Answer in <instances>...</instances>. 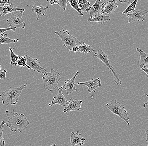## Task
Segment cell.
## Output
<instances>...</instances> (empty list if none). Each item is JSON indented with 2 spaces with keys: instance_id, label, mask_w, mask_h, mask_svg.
I'll return each instance as SVG.
<instances>
[{
  "instance_id": "obj_34",
  "label": "cell",
  "mask_w": 148,
  "mask_h": 146,
  "mask_svg": "<svg viewBox=\"0 0 148 146\" xmlns=\"http://www.w3.org/2000/svg\"><path fill=\"white\" fill-rule=\"evenodd\" d=\"M58 0H51L49 1V3L50 5H54V4H57Z\"/></svg>"
},
{
  "instance_id": "obj_23",
  "label": "cell",
  "mask_w": 148,
  "mask_h": 146,
  "mask_svg": "<svg viewBox=\"0 0 148 146\" xmlns=\"http://www.w3.org/2000/svg\"><path fill=\"white\" fill-rule=\"evenodd\" d=\"M9 51L11 53V64L13 66H17V63L20 57L19 55H16L15 54L13 51L14 50V48L9 47Z\"/></svg>"
},
{
  "instance_id": "obj_21",
  "label": "cell",
  "mask_w": 148,
  "mask_h": 146,
  "mask_svg": "<svg viewBox=\"0 0 148 146\" xmlns=\"http://www.w3.org/2000/svg\"><path fill=\"white\" fill-rule=\"evenodd\" d=\"M19 40L12 39L8 37V35L6 33H4L3 35L0 36V45L1 44H11L12 43H16Z\"/></svg>"
},
{
  "instance_id": "obj_10",
  "label": "cell",
  "mask_w": 148,
  "mask_h": 146,
  "mask_svg": "<svg viewBox=\"0 0 148 146\" xmlns=\"http://www.w3.org/2000/svg\"><path fill=\"white\" fill-rule=\"evenodd\" d=\"M105 1L97 0L93 5L89 8L90 19H92L95 16L101 14L104 9Z\"/></svg>"
},
{
  "instance_id": "obj_6",
  "label": "cell",
  "mask_w": 148,
  "mask_h": 146,
  "mask_svg": "<svg viewBox=\"0 0 148 146\" xmlns=\"http://www.w3.org/2000/svg\"><path fill=\"white\" fill-rule=\"evenodd\" d=\"M94 57L100 60L106 65L108 69L110 70V72L113 75V81L115 82L116 84L117 85H121L122 83V81L118 77L114 67L111 65L108 58V55L104 53L101 49H99L97 52L94 53Z\"/></svg>"
},
{
  "instance_id": "obj_36",
  "label": "cell",
  "mask_w": 148,
  "mask_h": 146,
  "mask_svg": "<svg viewBox=\"0 0 148 146\" xmlns=\"http://www.w3.org/2000/svg\"><path fill=\"white\" fill-rule=\"evenodd\" d=\"M140 70L143 71V72H145L147 74V77H148V69H140Z\"/></svg>"
},
{
  "instance_id": "obj_3",
  "label": "cell",
  "mask_w": 148,
  "mask_h": 146,
  "mask_svg": "<svg viewBox=\"0 0 148 146\" xmlns=\"http://www.w3.org/2000/svg\"><path fill=\"white\" fill-rule=\"evenodd\" d=\"M42 79L44 83V87L49 92L53 91L59 88L58 84L61 80L60 74L51 68L50 73H46L42 76Z\"/></svg>"
},
{
  "instance_id": "obj_1",
  "label": "cell",
  "mask_w": 148,
  "mask_h": 146,
  "mask_svg": "<svg viewBox=\"0 0 148 146\" xmlns=\"http://www.w3.org/2000/svg\"><path fill=\"white\" fill-rule=\"evenodd\" d=\"M5 113L8 120L5 122V125L10 128L11 132H16L18 131L22 133L26 131L29 124L26 115L15 112L14 110L13 111L6 110Z\"/></svg>"
},
{
  "instance_id": "obj_11",
  "label": "cell",
  "mask_w": 148,
  "mask_h": 146,
  "mask_svg": "<svg viewBox=\"0 0 148 146\" xmlns=\"http://www.w3.org/2000/svg\"><path fill=\"white\" fill-rule=\"evenodd\" d=\"M79 73V71H77L76 73L73 77L71 79L65 80L64 84L61 87L63 89L65 90L67 95H69L72 92L77 90L76 88L75 79Z\"/></svg>"
},
{
  "instance_id": "obj_14",
  "label": "cell",
  "mask_w": 148,
  "mask_h": 146,
  "mask_svg": "<svg viewBox=\"0 0 148 146\" xmlns=\"http://www.w3.org/2000/svg\"><path fill=\"white\" fill-rule=\"evenodd\" d=\"M76 85H83L87 87L89 93L95 92L98 87L101 86V80L100 79V77H98L85 82H78Z\"/></svg>"
},
{
  "instance_id": "obj_18",
  "label": "cell",
  "mask_w": 148,
  "mask_h": 146,
  "mask_svg": "<svg viewBox=\"0 0 148 146\" xmlns=\"http://www.w3.org/2000/svg\"><path fill=\"white\" fill-rule=\"evenodd\" d=\"M49 8V6H46V7L40 5L37 6L36 3L32 5V11L33 12L37 14V20H38L41 17H43L45 16L46 11Z\"/></svg>"
},
{
  "instance_id": "obj_42",
  "label": "cell",
  "mask_w": 148,
  "mask_h": 146,
  "mask_svg": "<svg viewBox=\"0 0 148 146\" xmlns=\"http://www.w3.org/2000/svg\"><path fill=\"white\" fill-rule=\"evenodd\" d=\"M49 146H56V144H53V145H51Z\"/></svg>"
},
{
  "instance_id": "obj_41",
  "label": "cell",
  "mask_w": 148,
  "mask_h": 146,
  "mask_svg": "<svg viewBox=\"0 0 148 146\" xmlns=\"http://www.w3.org/2000/svg\"><path fill=\"white\" fill-rule=\"evenodd\" d=\"M2 71L1 69V64H0V72H2Z\"/></svg>"
},
{
  "instance_id": "obj_13",
  "label": "cell",
  "mask_w": 148,
  "mask_h": 146,
  "mask_svg": "<svg viewBox=\"0 0 148 146\" xmlns=\"http://www.w3.org/2000/svg\"><path fill=\"white\" fill-rule=\"evenodd\" d=\"M83 101L71 98L68 101V104L63 109V112L67 113L70 111H78L81 109Z\"/></svg>"
},
{
  "instance_id": "obj_25",
  "label": "cell",
  "mask_w": 148,
  "mask_h": 146,
  "mask_svg": "<svg viewBox=\"0 0 148 146\" xmlns=\"http://www.w3.org/2000/svg\"><path fill=\"white\" fill-rule=\"evenodd\" d=\"M67 2H68V3H69V4L71 5L72 8L76 10L78 12L79 15L83 16V14L80 11V9L79 8L78 4L77 2V1H75V0H70V1H67Z\"/></svg>"
},
{
  "instance_id": "obj_17",
  "label": "cell",
  "mask_w": 148,
  "mask_h": 146,
  "mask_svg": "<svg viewBox=\"0 0 148 146\" xmlns=\"http://www.w3.org/2000/svg\"><path fill=\"white\" fill-rule=\"evenodd\" d=\"M18 11L25 12V10L14 6L12 4L4 6H0V14L2 16H4L8 14L12 13L13 12Z\"/></svg>"
},
{
  "instance_id": "obj_29",
  "label": "cell",
  "mask_w": 148,
  "mask_h": 146,
  "mask_svg": "<svg viewBox=\"0 0 148 146\" xmlns=\"http://www.w3.org/2000/svg\"><path fill=\"white\" fill-rule=\"evenodd\" d=\"M67 3L68 2L66 0H59L57 3V4L60 5L62 9L65 11L66 10Z\"/></svg>"
},
{
  "instance_id": "obj_2",
  "label": "cell",
  "mask_w": 148,
  "mask_h": 146,
  "mask_svg": "<svg viewBox=\"0 0 148 146\" xmlns=\"http://www.w3.org/2000/svg\"><path fill=\"white\" fill-rule=\"evenodd\" d=\"M25 84L19 87H10L0 94L3 104L5 107L9 105H15L18 102L19 97L23 89L27 87Z\"/></svg>"
},
{
  "instance_id": "obj_32",
  "label": "cell",
  "mask_w": 148,
  "mask_h": 146,
  "mask_svg": "<svg viewBox=\"0 0 148 146\" xmlns=\"http://www.w3.org/2000/svg\"><path fill=\"white\" fill-rule=\"evenodd\" d=\"M6 72H7V71L6 70H5L4 71L0 72V79L1 80H5V79Z\"/></svg>"
},
{
  "instance_id": "obj_28",
  "label": "cell",
  "mask_w": 148,
  "mask_h": 146,
  "mask_svg": "<svg viewBox=\"0 0 148 146\" xmlns=\"http://www.w3.org/2000/svg\"><path fill=\"white\" fill-rule=\"evenodd\" d=\"M90 3H86L84 5H81V4H78L79 8L80 9V11L82 12H86L89 11V8L90 6Z\"/></svg>"
},
{
  "instance_id": "obj_24",
  "label": "cell",
  "mask_w": 148,
  "mask_h": 146,
  "mask_svg": "<svg viewBox=\"0 0 148 146\" xmlns=\"http://www.w3.org/2000/svg\"><path fill=\"white\" fill-rule=\"evenodd\" d=\"M138 2V0H135V1H134L130 3V5L127 7L125 10L122 13V14H127V13H128L132 12V11H134V10H136V5Z\"/></svg>"
},
{
  "instance_id": "obj_15",
  "label": "cell",
  "mask_w": 148,
  "mask_h": 146,
  "mask_svg": "<svg viewBox=\"0 0 148 146\" xmlns=\"http://www.w3.org/2000/svg\"><path fill=\"white\" fill-rule=\"evenodd\" d=\"M77 131L76 133L72 132L70 136V146H83L86 141L85 138L81 136V134L79 133Z\"/></svg>"
},
{
  "instance_id": "obj_37",
  "label": "cell",
  "mask_w": 148,
  "mask_h": 146,
  "mask_svg": "<svg viewBox=\"0 0 148 146\" xmlns=\"http://www.w3.org/2000/svg\"><path fill=\"white\" fill-rule=\"evenodd\" d=\"M140 69H148V64L143 66H139Z\"/></svg>"
},
{
  "instance_id": "obj_20",
  "label": "cell",
  "mask_w": 148,
  "mask_h": 146,
  "mask_svg": "<svg viewBox=\"0 0 148 146\" xmlns=\"http://www.w3.org/2000/svg\"><path fill=\"white\" fill-rule=\"evenodd\" d=\"M137 51L139 53L140 59L138 61L139 66H143L148 64V53H146L142 50L136 48Z\"/></svg>"
},
{
  "instance_id": "obj_40",
  "label": "cell",
  "mask_w": 148,
  "mask_h": 146,
  "mask_svg": "<svg viewBox=\"0 0 148 146\" xmlns=\"http://www.w3.org/2000/svg\"><path fill=\"white\" fill-rule=\"evenodd\" d=\"M120 3H129V1H119Z\"/></svg>"
},
{
  "instance_id": "obj_5",
  "label": "cell",
  "mask_w": 148,
  "mask_h": 146,
  "mask_svg": "<svg viewBox=\"0 0 148 146\" xmlns=\"http://www.w3.org/2000/svg\"><path fill=\"white\" fill-rule=\"evenodd\" d=\"M55 33L61 39L64 46L69 51H71L74 47L82 44L76 38L67 30L62 29L59 32H55Z\"/></svg>"
},
{
  "instance_id": "obj_39",
  "label": "cell",
  "mask_w": 148,
  "mask_h": 146,
  "mask_svg": "<svg viewBox=\"0 0 148 146\" xmlns=\"http://www.w3.org/2000/svg\"><path fill=\"white\" fill-rule=\"evenodd\" d=\"M145 133H146V137H147V140H146V141H147L148 143L147 146H148V130L146 131Z\"/></svg>"
},
{
  "instance_id": "obj_31",
  "label": "cell",
  "mask_w": 148,
  "mask_h": 146,
  "mask_svg": "<svg viewBox=\"0 0 148 146\" xmlns=\"http://www.w3.org/2000/svg\"><path fill=\"white\" fill-rule=\"evenodd\" d=\"M10 3L9 0H0V6L9 5Z\"/></svg>"
},
{
  "instance_id": "obj_16",
  "label": "cell",
  "mask_w": 148,
  "mask_h": 146,
  "mask_svg": "<svg viewBox=\"0 0 148 146\" xmlns=\"http://www.w3.org/2000/svg\"><path fill=\"white\" fill-rule=\"evenodd\" d=\"M118 4L116 0H110V1H105V5L104 9L101 12V14H104L113 13L115 10L118 8Z\"/></svg>"
},
{
  "instance_id": "obj_33",
  "label": "cell",
  "mask_w": 148,
  "mask_h": 146,
  "mask_svg": "<svg viewBox=\"0 0 148 146\" xmlns=\"http://www.w3.org/2000/svg\"><path fill=\"white\" fill-rule=\"evenodd\" d=\"M77 2L78 4H81V5H84L86 3H90L89 2L86 0H78L77 1Z\"/></svg>"
},
{
  "instance_id": "obj_26",
  "label": "cell",
  "mask_w": 148,
  "mask_h": 146,
  "mask_svg": "<svg viewBox=\"0 0 148 146\" xmlns=\"http://www.w3.org/2000/svg\"><path fill=\"white\" fill-rule=\"evenodd\" d=\"M5 123V121H2L0 124V146H5V141L3 138V126Z\"/></svg>"
},
{
  "instance_id": "obj_8",
  "label": "cell",
  "mask_w": 148,
  "mask_h": 146,
  "mask_svg": "<svg viewBox=\"0 0 148 146\" xmlns=\"http://www.w3.org/2000/svg\"><path fill=\"white\" fill-rule=\"evenodd\" d=\"M148 14V10L145 9H136L127 14L128 18V23H132L137 21H144L146 15Z\"/></svg>"
},
{
  "instance_id": "obj_4",
  "label": "cell",
  "mask_w": 148,
  "mask_h": 146,
  "mask_svg": "<svg viewBox=\"0 0 148 146\" xmlns=\"http://www.w3.org/2000/svg\"><path fill=\"white\" fill-rule=\"evenodd\" d=\"M106 106L112 113L119 116L125 123L129 125V113H127L124 105L117 102L116 99H112L110 101L109 103L106 104Z\"/></svg>"
},
{
  "instance_id": "obj_35",
  "label": "cell",
  "mask_w": 148,
  "mask_h": 146,
  "mask_svg": "<svg viewBox=\"0 0 148 146\" xmlns=\"http://www.w3.org/2000/svg\"><path fill=\"white\" fill-rule=\"evenodd\" d=\"M73 51L74 52H77L79 51V47L78 46H76V47H74L72 49V51Z\"/></svg>"
},
{
  "instance_id": "obj_38",
  "label": "cell",
  "mask_w": 148,
  "mask_h": 146,
  "mask_svg": "<svg viewBox=\"0 0 148 146\" xmlns=\"http://www.w3.org/2000/svg\"><path fill=\"white\" fill-rule=\"evenodd\" d=\"M145 94V95H146V97H147L148 98V94H146V93H145L144 94ZM148 105V100L147 101V102H145V103H144V104H143V108H145V107H146V105Z\"/></svg>"
},
{
  "instance_id": "obj_19",
  "label": "cell",
  "mask_w": 148,
  "mask_h": 146,
  "mask_svg": "<svg viewBox=\"0 0 148 146\" xmlns=\"http://www.w3.org/2000/svg\"><path fill=\"white\" fill-rule=\"evenodd\" d=\"M110 20V17L109 16L105 15L100 14L95 16V17L88 19V22L89 23L90 22H97L98 23H100L104 25V23L106 21H109Z\"/></svg>"
},
{
  "instance_id": "obj_12",
  "label": "cell",
  "mask_w": 148,
  "mask_h": 146,
  "mask_svg": "<svg viewBox=\"0 0 148 146\" xmlns=\"http://www.w3.org/2000/svg\"><path fill=\"white\" fill-rule=\"evenodd\" d=\"M63 88H58V93L56 96H54L51 103L49 104V106L52 107L56 104H58L62 107H65L67 106L68 101L62 93Z\"/></svg>"
},
{
  "instance_id": "obj_9",
  "label": "cell",
  "mask_w": 148,
  "mask_h": 146,
  "mask_svg": "<svg viewBox=\"0 0 148 146\" xmlns=\"http://www.w3.org/2000/svg\"><path fill=\"white\" fill-rule=\"evenodd\" d=\"M24 57L26 60L27 64L29 66L30 69L34 71H37L40 73L44 74L46 73V69L40 66V62L38 59L32 58L27 55H25Z\"/></svg>"
},
{
  "instance_id": "obj_7",
  "label": "cell",
  "mask_w": 148,
  "mask_h": 146,
  "mask_svg": "<svg viewBox=\"0 0 148 146\" xmlns=\"http://www.w3.org/2000/svg\"><path fill=\"white\" fill-rule=\"evenodd\" d=\"M24 15V12L18 11L11 13V17L6 20V22L10 25L11 28H22L25 29V23L23 19Z\"/></svg>"
},
{
  "instance_id": "obj_43",
  "label": "cell",
  "mask_w": 148,
  "mask_h": 146,
  "mask_svg": "<svg viewBox=\"0 0 148 146\" xmlns=\"http://www.w3.org/2000/svg\"><path fill=\"white\" fill-rule=\"evenodd\" d=\"M2 16L0 14V16Z\"/></svg>"
},
{
  "instance_id": "obj_30",
  "label": "cell",
  "mask_w": 148,
  "mask_h": 146,
  "mask_svg": "<svg viewBox=\"0 0 148 146\" xmlns=\"http://www.w3.org/2000/svg\"><path fill=\"white\" fill-rule=\"evenodd\" d=\"M10 30H12L15 32L16 30V29L11 28V27H8V28H0V36L3 35L4 33L6 31H10Z\"/></svg>"
},
{
  "instance_id": "obj_22",
  "label": "cell",
  "mask_w": 148,
  "mask_h": 146,
  "mask_svg": "<svg viewBox=\"0 0 148 146\" xmlns=\"http://www.w3.org/2000/svg\"><path fill=\"white\" fill-rule=\"evenodd\" d=\"M79 51L81 53L87 54L89 53L93 52L94 50L92 47L90 45L86 44L85 42H83L81 45L78 46Z\"/></svg>"
},
{
  "instance_id": "obj_27",
  "label": "cell",
  "mask_w": 148,
  "mask_h": 146,
  "mask_svg": "<svg viewBox=\"0 0 148 146\" xmlns=\"http://www.w3.org/2000/svg\"><path fill=\"white\" fill-rule=\"evenodd\" d=\"M17 65L18 66H23V67L26 66L28 69H30L29 66L27 64L26 60L24 57H20L19 60H18V63H17Z\"/></svg>"
}]
</instances>
